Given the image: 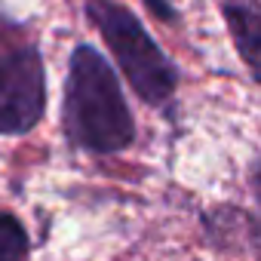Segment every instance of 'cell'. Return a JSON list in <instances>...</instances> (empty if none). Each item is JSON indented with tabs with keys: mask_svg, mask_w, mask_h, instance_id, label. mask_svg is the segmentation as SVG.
Returning a JSON list of instances; mask_svg holds the SVG:
<instances>
[{
	"mask_svg": "<svg viewBox=\"0 0 261 261\" xmlns=\"http://www.w3.org/2000/svg\"><path fill=\"white\" fill-rule=\"evenodd\" d=\"M62 133L71 151L92 157H114L136 145L139 123L126 101L120 74L92 43H77L68 56Z\"/></svg>",
	"mask_w": 261,
	"mask_h": 261,
	"instance_id": "1",
	"label": "cell"
},
{
	"mask_svg": "<svg viewBox=\"0 0 261 261\" xmlns=\"http://www.w3.org/2000/svg\"><path fill=\"white\" fill-rule=\"evenodd\" d=\"M83 13L105 40L114 68L126 77L133 92L145 105L169 114L181 86V71L154 40L145 22L120 0H83Z\"/></svg>",
	"mask_w": 261,
	"mask_h": 261,
	"instance_id": "2",
	"label": "cell"
},
{
	"mask_svg": "<svg viewBox=\"0 0 261 261\" xmlns=\"http://www.w3.org/2000/svg\"><path fill=\"white\" fill-rule=\"evenodd\" d=\"M46 62L37 43L0 53V139L31 136L46 117Z\"/></svg>",
	"mask_w": 261,
	"mask_h": 261,
	"instance_id": "3",
	"label": "cell"
},
{
	"mask_svg": "<svg viewBox=\"0 0 261 261\" xmlns=\"http://www.w3.org/2000/svg\"><path fill=\"white\" fill-rule=\"evenodd\" d=\"M218 10L246 74L261 86V0H218Z\"/></svg>",
	"mask_w": 261,
	"mask_h": 261,
	"instance_id": "4",
	"label": "cell"
},
{
	"mask_svg": "<svg viewBox=\"0 0 261 261\" xmlns=\"http://www.w3.org/2000/svg\"><path fill=\"white\" fill-rule=\"evenodd\" d=\"M31 237L25 221L10 212V209H0V261H22L31 255Z\"/></svg>",
	"mask_w": 261,
	"mask_h": 261,
	"instance_id": "5",
	"label": "cell"
},
{
	"mask_svg": "<svg viewBox=\"0 0 261 261\" xmlns=\"http://www.w3.org/2000/svg\"><path fill=\"white\" fill-rule=\"evenodd\" d=\"M145 10L157 19V22H166V25H175L181 16H178V7L172 4V0H142Z\"/></svg>",
	"mask_w": 261,
	"mask_h": 261,
	"instance_id": "6",
	"label": "cell"
},
{
	"mask_svg": "<svg viewBox=\"0 0 261 261\" xmlns=\"http://www.w3.org/2000/svg\"><path fill=\"white\" fill-rule=\"evenodd\" d=\"M246 181H249V194H252V200L261 212V154L246 166Z\"/></svg>",
	"mask_w": 261,
	"mask_h": 261,
	"instance_id": "7",
	"label": "cell"
}]
</instances>
